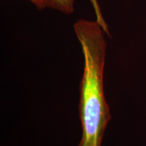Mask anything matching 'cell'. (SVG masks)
<instances>
[{
	"label": "cell",
	"mask_w": 146,
	"mask_h": 146,
	"mask_svg": "<svg viewBox=\"0 0 146 146\" xmlns=\"http://www.w3.org/2000/svg\"><path fill=\"white\" fill-rule=\"evenodd\" d=\"M74 31L84 57L78 105L82 136L78 146H102L105 131L112 118L104 91L105 33L96 21L85 19L74 23Z\"/></svg>",
	"instance_id": "cell-1"
},
{
	"label": "cell",
	"mask_w": 146,
	"mask_h": 146,
	"mask_svg": "<svg viewBox=\"0 0 146 146\" xmlns=\"http://www.w3.org/2000/svg\"><path fill=\"white\" fill-rule=\"evenodd\" d=\"M74 0H51V8L66 14L74 12Z\"/></svg>",
	"instance_id": "cell-2"
},
{
	"label": "cell",
	"mask_w": 146,
	"mask_h": 146,
	"mask_svg": "<svg viewBox=\"0 0 146 146\" xmlns=\"http://www.w3.org/2000/svg\"><path fill=\"white\" fill-rule=\"evenodd\" d=\"M89 1H90L91 4L92 5L93 8H94V10L95 15H96V21L98 22V23L100 25V26L102 27V29H103L105 33L109 37H111V35L110 33L108 27L106 22L104 18L103 17V15H102L101 9L100 8V5L98 4V1H97V0H89Z\"/></svg>",
	"instance_id": "cell-3"
},
{
	"label": "cell",
	"mask_w": 146,
	"mask_h": 146,
	"mask_svg": "<svg viewBox=\"0 0 146 146\" xmlns=\"http://www.w3.org/2000/svg\"><path fill=\"white\" fill-rule=\"evenodd\" d=\"M39 9L51 8V0H29Z\"/></svg>",
	"instance_id": "cell-4"
}]
</instances>
